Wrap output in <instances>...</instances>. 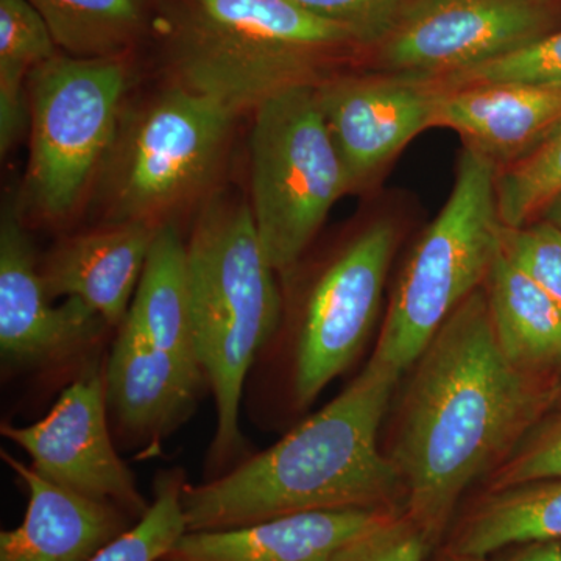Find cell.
I'll return each instance as SVG.
<instances>
[{
  "mask_svg": "<svg viewBox=\"0 0 561 561\" xmlns=\"http://www.w3.org/2000/svg\"><path fill=\"white\" fill-rule=\"evenodd\" d=\"M386 453L405 513L440 548L460 505L557 402L559 378L513 367L491 328L485 284L405 373Z\"/></svg>",
  "mask_w": 561,
  "mask_h": 561,
  "instance_id": "6da1fadb",
  "label": "cell"
},
{
  "mask_svg": "<svg viewBox=\"0 0 561 561\" xmlns=\"http://www.w3.org/2000/svg\"><path fill=\"white\" fill-rule=\"evenodd\" d=\"M404 378L373 356L323 409L279 442L181 496L187 531L234 529L321 511H405V490L379 446Z\"/></svg>",
  "mask_w": 561,
  "mask_h": 561,
  "instance_id": "7a4b0ae2",
  "label": "cell"
},
{
  "mask_svg": "<svg viewBox=\"0 0 561 561\" xmlns=\"http://www.w3.org/2000/svg\"><path fill=\"white\" fill-rule=\"evenodd\" d=\"M171 83L234 116L319 84L365 50L348 28L291 0H161Z\"/></svg>",
  "mask_w": 561,
  "mask_h": 561,
  "instance_id": "3957f363",
  "label": "cell"
},
{
  "mask_svg": "<svg viewBox=\"0 0 561 561\" xmlns=\"http://www.w3.org/2000/svg\"><path fill=\"white\" fill-rule=\"evenodd\" d=\"M195 348L216 402L208 479L245 459L241 412L254 364L283 317L279 276L262 249L250 203L214 195L186 239Z\"/></svg>",
  "mask_w": 561,
  "mask_h": 561,
  "instance_id": "277c9868",
  "label": "cell"
},
{
  "mask_svg": "<svg viewBox=\"0 0 561 561\" xmlns=\"http://www.w3.org/2000/svg\"><path fill=\"white\" fill-rule=\"evenodd\" d=\"M401 241L400 225L376 217L302 278L280 283L283 317L262 350L249 382V411L272 423L306 411L367 345Z\"/></svg>",
  "mask_w": 561,
  "mask_h": 561,
  "instance_id": "5b68a950",
  "label": "cell"
},
{
  "mask_svg": "<svg viewBox=\"0 0 561 561\" xmlns=\"http://www.w3.org/2000/svg\"><path fill=\"white\" fill-rule=\"evenodd\" d=\"M500 169L465 147L448 201L405 257L373 356L405 375L501 251Z\"/></svg>",
  "mask_w": 561,
  "mask_h": 561,
  "instance_id": "8992f818",
  "label": "cell"
},
{
  "mask_svg": "<svg viewBox=\"0 0 561 561\" xmlns=\"http://www.w3.org/2000/svg\"><path fill=\"white\" fill-rule=\"evenodd\" d=\"M236 117L213 99L173 83L122 110L99 172L106 224H173L216 180Z\"/></svg>",
  "mask_w": 561,
  "mask_h": 561,
  "instance_id": "52a82bcc",
  "label": "cell"
},
{
  "mask_svg": "<svg viewBox=\"0 0 561 561\" xmlns=\"http://www.w3.org/2000/svg\"><path fill=\"white\" fill-rule=\"evenodd\" d=\"M316 87L279 92L253 113L249 203L279 283L305 260L335 203L353 192Z\"/></svg>",
  "mask_w": 561,
  "mask_h": 561,
  "instance_id": "ba28073f",
  "label": "cell"
},
{
  "mask_svg": "<svg viewBox=\"0 0 561 561\" xmlns=\"http://www.w3.org/2000/svg\"><path fill=\"white\" fill-rule=\"evenodd\" d=\"M130 83L127 57L77 58L58 51L27 80L31 153L22 205L58 224L80 205L116 138Z\"/></svg>",
  "mask_w": 561,
  "mask_h": 561,
  "instance_id": "9c48e42d",
  "label": "cell"
},
{
  "mask_svg": "<svg viewBox=\"0 0 561 561\" xmlns=\"http://www.w3.org/2000/svg\"><path fill=\"white\" fill-rule=\"evenodd\" d=\"M561 28V0H413L371 47L379 72L445 80Z\"/></svg>",
  "mask_w": 561,
  "mask_h": 561,
  "instance_id": "30bf717a",
  "label": "cell"
},
{
  "mask_svg": "<svg viewBox=\"0 0 561 561\" xmlns=\"http://www.w3.org/2000/svg\"><path fill=\"white\" fill-rule=\"evenodd\" d=\"M108 419L105 376L91 365L44 419L21 427L3 423L0 434L28 454L43 478L116 505L136 523L150 504L117 454Z\"/></svg>",
  "mask_w": 561,
  "mask_h": 561,
  "instance_id": "8fae6325",
  "label": "cell"
},
{
  "mask_svg": "<svg viewBox=\"0 0 561 561\" xmlns=\"http://www.w3.org/2000/svg\"><path fill=\"white\" fill-rule=\"evenodd\" d=\"M440 80L390 72H335L317 102L353 192L365 190L413 138L432 128Z\"/></svg>",
  "mask_w": 561,
  "mask_h": 561,
  "instance_id": "7c38bea8",
  "label": "cell"
},
{
  "mask_svg": "<svg viewBox=\"0 0 561 561\" xmlns=\"http://www.w3.org/2000/svg\"><path fill=\"white\" fill-rule=\"evenodd\" d=\"M14 203L0 220V351L14 367L44 368L91 350L110 328L79 298L51 305Z\"/></svg>",
  "mask_w": 561,
  "mask_h": 561,
  "instance_id": "4fadbf2b",
  "label": "cell"
},
{
  "mask_svg": "<svg viewBox=\"0 0 561 561\" xmlns=\"http://www.w3.org/2000/svg\"><path fill=\"white\" fill-rule=\"evenodd\" d=\"M117 330L103 371L113 430L125 443L157 454L194 412L205 376L154 350L128 321Z\"/></svg>",
  "mask_w": 561,
  "mask_h": 561,
  "instance_id": "5bb4252c",
  "label": "cell"
},
{
  "mask_svg": "<svg viewBox=\"0 0 561 561\" xmlns=\"http://www.w3.org/2000/svg\"><path fill=\"white\" fill-rule=\"evenodd\" d=\"M561 122V88L471 83L445 88L432 127L459 133L465 147L497 169L531 153Z\"/></svg>",
  "mask_w": 561,
  "mask_h": 561,
  "instance_id": "9a60e30c",
  "label": "cell"
},
{
  "mask_svg": "<svg viewBox=\"0 0 561 561\" xmlns=\"http://www.w3.org/2000/svg\"><path fill=\"white\" fill-rule=\"evenodd\" d=\"M0 457L28 493L20 526L0 531V561H90L135 524L116 505L58 485L7 451Z\"/></svg>",
  "mask_w": 561,
  "mask_h": 561,
  "instance_id": "2e32d148",
  "label": "cell"
},
{
  "mask_svg": "<svg viewBox=\"0 0 561 561\" xmlns=\"http://www.w3.org/2000/svg\"><path fill=\"white\" fill-rule=\"evenodd\" d=\"M160 228L146 224H103L58 242L39 262L50 300L79 298L110 328H119L138 289Z\"/></svg>",
  "mask_w": 561,
  "mask_h": 561,
  "instance_id": "e0dca14e",
  "label": "cell"
},
{
  "mask_svg": "<svg viewBox=\"0 0 561 561\" xmlns=\"http://www.w3.org/2000/svg\"><path fill=\"white\" fill-rule=\"evenodd\" d=\"M391 513L305 512L234 529L186 531L161 561H328Z\"/></svg>",
  "mask_w": 561,
  "mask_h": 561,
  "instance_id": "ac0fdd59",
  "label": "cell"
},
{
  "mask_svg": "<svg viewBox=\"0 0 561 561\" xmlns=\"http://www.w3.org/2000/svg\"><path fill=\"white\" fill-rule=\"evenodd\" d=\"M561 540V478L479 490L454 516L440 548L482 561L527 542Z\"/></svg>",
  "mask_w": 561,
  "mask_h": 561,
  "instance_id": "d6986e66",
  "label": "cell"
},
{
  "mask_svg": "<svg viewBox=\"0 0 561 561\" xmlns=\"http://www.w3.org/2000/svg\"><path fill=\"white\" fill-rule=\"evenodd\" d=\"M491 328L505 359L535 376L561 375V311L501 251L485 280Z\"/></svg>",
  "mask_w": 561,
  "mask_h": 561,
  "instance_id": "ffe728a7",
  "label": "cell"
},
{
  "mask_svg": "<svg viewBox=\"0 0 561 561\" xmlns=\"http://www.w3.org/2000/svg\"><path fill=\"white\" fill-rule=\"evenodd\" d=\"M125 321L154 350L203 373L192 330L186 241L175 225L158 230Z\"/></svg>",
  "mask_w": 561,
  "mask_h": 561,
  "instance_id": "44dd1931",
  "label": "cell"
},
{
  "mask_svg": "<svg viewBox=\"0 0 561 561\" xmlns=\"http://www.w3.org/2000/svg\"><path fill=\"white\" fill-rule=\"evenodd\" d=\"M62 54L127 57L160 22L161 0H28Z\"/></svg>",
  "mask_w": 561,
  "mask_h": 561,
  "instance_id": "7402d4cb",
  "label": "cell"
},
{
  "mask_svg": "<svg viewBox=\"0 0 561 561\" xmlns=\"http://www.w3.org/2000/svg\"><path fill=\"white\" fill-rule=\"evenodd\" d=\"M57 43L28 0H0V151L2 157L31 128L28 76L58 54Z\"/></svg>",
  "mask_w": 561,
  "mask_h": 561,
  "instance_id": "603a6c76",
  "label": "cell"
},
{
  "mask_svg": "<svg viewBox=\"0 0 561 561\" xmlns=\"http://www.w3.org/2000/svg\"><path fill=\"white\" fill-rule=\"evenodd\" d=\"M186 483L181 468L161 471L146 515L90 561H161L187 531L181 505Z\"/></svg>",
  "mask_w": 561,
  "mask_h": 561,
  "instance_id": "cb8c5ba5",
  "label": "cell"
},
{
  "mask_svg": "<svg viewBox=\"0 0 561 561\" xmlns=\"http://www.w3.org/2000/svg\"><path fill=\"white\" fill-rule=\"evenodd\" d=\"M561 191V122L522 161L497 172V209L502 225L519 228L541 216Z\"/></svg>",
  "mask_w": 561,
  "mask_h": 561,
  "instance_id": "d4e9b609",
  "label": "cell"
},
{
  "mask_svg": "<svg viewBox=\"0 0 561 561\" xmlns=\"http://www.w3.org/2000/svg\"><path fill=\"white\" fill-rule=\"evenodd\" d=\"M440 81L443 88L471 83H526L561 88V28L511 55Z\"/></svg>",
  "mask_w": 561,
  "mask_h": 561,
  "instance_id": "484cf974",
  "label": "cell"
},
{
  "mask_svg": "<svg viewBox=\"0 0 561 561\" xmlns=\"http://www.w3.org/2000/svg\"><path fill=\"white\" fill-rule=\"evenodd\" d=\"M549 478H561V405H553L534 424L511 456L482 482L481 489H502Z\"/></svg>",
  "mask_w": 561,
  "mask_h": 561,
  "instance_id": "4316f807",
  "label": "cell"
},
{
  "mask_svg": "<svg viewBox=\"0 0 561 561\" xmlns=\"http://www.w3.org/2000/svg\"><path fill=\"white\" fill-rule=\"evenodd\" d=\"M437 549L419 524L401 511L351 538L328 561H432Z\"/></svg>",
  "mask_w": 561,
  "mask_h": 561,
  "instance_id": "83f0119b",
  "label": "cell"
},
{
  "mask_svg": "<svg viewBox=\"0 0 561 561\" xmlns=\"http://www.w3.org/2000/svg\"><path fill=\"white\" fill-rule=\"evenodd\" d=\"M502 251L530 276L561 311V230L537 219L519 228L502 225Z\"/></svg>",
  "mask_w": 561,
  "mask_h": 561,
  "instance_id": "f1b7e54d",
  "label": "cell"
},
{
  "mask_svg": "<svg viewBox=\"0 0 561 561\" xmlns=\"http://www.w3.org/2000/svg\"><path fill=\"white\" fill-rule=\"evenodd\" d=\"M302 10L348 28L370 50L390 32L413 0H291Z\"/></svg>",
  "mask_w": 561,
  "mask_h": 561,
  "instance_id": "f546056e",
  "label": "cell"
},
{
  "mask_svg": "<svg viewBox=\"0 0 561 561\" xmlns=\"http://www.w3.org/2000/svg\"><path fill=\"white\" fill-rule=\"evenodd\" d=\"M482 561H561V540L513 546Z\"/></svg>",
  "mask_w": 561,
  "mask_h": 561,
  "instance_id": "4dcf8cb0",
  "label": "cell"
},
{
  "mask_svg": "<svg viewBox=\"0 0 561 561\" xmlns=\"http://www.w3.org/2000/svg\"><path fill=\"white\" fill-rule=\"evenodd\" d=\"M538 219L551 221V224L556 225V227H559L561 230V191L552 198L551 203L546 206Z\"/></svg>",
  "mask_w": 561,
  "mask_h": 561,
  "instance_id": "1f68e13d",
  "label": "cell"
},
{
  "mask_svg": "<svg viewBox=\"0 0 561 561\" xmlns=\"http://www.w3.org/2000/svg\"><path fill=\"white\" fill-rule=\"evenodd\" d=\"M432 561H478L463 559V557L454 556V553L445 551L443 548H438L437 552H435L434 560Z\"/></svg>",
  "mask_w": 561,
  "mask_h": 561,
  "instance_id": "d6a6232c",
  "label": "cell"
},
{
  "mask_svg": "<svg viewBox=\"0 0 561 561\" xmlns=\"http://www.w3.org/2000/svg\"><path fill=\"white\" fill-rule=\"evenodd\" d=\"M556 405H561V375L559 376V382H557V402Z\"/></svg>",
  "mask_w": 561,
  "mask_h": 561,
  "instance_id": "836d02e7",
  "label": "cell"
}]
</instances>
